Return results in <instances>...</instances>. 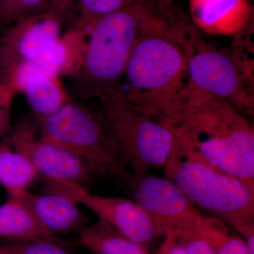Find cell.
<instances>
[{
    "instance_id": "cell-1",
    "label": "cell",
    "mask_w": 254,
    "mask_h": 254,
    "mask_svg": "<svg viewBox=\"0 0 254 254\" xmlns=\"http://www.w3.org/2000/svg\"><path fill=\"white\" fill-rule=\"evenodd\" d=\"M141 28L125 71L123 94L175 121L187 63L200 32L175 0H138Z\"/></svg>"
},
{
    "instance_id": "cell-2",
    "label": "cell",
    "mask_w": 254,
    "mask_h": 254,
    "mask_svg": "<svg viewBox=\"0 0 254 254\" xmlns=\"http://www.w3.org/2000/svg\"><path fill=\"white\" fill-rule=\"evenodd\" d=\"M173 125L197 156L254 190V128L229 102L187 81Z\"/></svg>"
},
{
    "instance_id": "cell-3",
    "label": "cell",
    "mask_w": 254,
    "mask_h": 254,
    "mask_svg": "<svg viewBox=\"0 0 254 254\" xmlns=\"http://www.w3.org/2000/svg\"><path fill=\"white\" fill-rule=\"evenodd\" d=\"M164 177L180 187L197 208L230 225L254 254L253 189L205 163L178 136Z\"/></svg>"
},
{
    "instance_id": "cell-4",
    "label": "cell",
    "mask_w": 254,
    "mask_h": 254,
    "mask_svg": "<svg viewBox=\"0 0 254 254\" xmlns=\"http://www.w3.org/2000/svg\"><path fill=\"white\" fill-rule=\"evenodd\" d=\"M140 28L138 0L93 25L88 33L83 66L72 78L73 91L78 97L100 101L123 91L122 81Z\"/></svg>"
},
{
    "instance_id": "cell-5",
    "label": "cell",
    "mask_w": 254,
    "mask_h": 254,
    "mask_svg": "<svg viewBox=\"0 0 254 254\" xmlns=\"http://www.w3.org/2000/svg\"><path fill=\"white\" fill-rule=\"evenodd\" d=\"M100 102L98 113L133 177L164 168L177 143L173 121L133 103L123 92Z\"/></svg>"
},
{
    "instance_id": "cell-6",
    "label": "cell",
    "mask_w": 254,
    "mask_h": 254,
    "mask_svg": "<svg viewBox=\"0 0 254 254\" xmlns=\"http://www.w3.org/2000/svg\"><path fill=\"white\" fill-rule=\"evenodd\" d=\"M39 122L42 139L77 155L95 175L130 185L133 177L124 163L99 113L70 100Z\"/></svg>"
},
{
    "instance_id": "cell-7",
    "label": "cell",
    "mask_w": 254,
    "mask_h": 254,
    "mask_svg": "<svg viewBox=\"0 0 254 254\" xmlns=\"http://www.w3.org/2000/svg\"><path fill=\"white\" fill-rule=\"evenodd\" d=\"M187 81L227 100L242 115H254V89L242 76L232 52L208 44L201 38L187 63Z\"/></svg>"
},
{
    "instance_id": "cell-8",
    "label": "cell",
    "mask_w": 254,
    "mask_h": 254,
    "mask_svg": "<svg viewBox=\"0 0 254 254\" xmlns=\"http://www.w3.org/2000/svg\"><path fill=\"white\" fill-rule=\"evenodd\" d=\"M6 141L24 155L48 185H79L91 182L95 174L77 155L59 145L36 138L31 123L23 121L11 130Z\"/></svg>"
},
{
    "instance_id": "cell-9",
    "label": "cell",
    "mask_w": 254,
    "mask_h": 254,
    "mask_svg": "<svg viewBox=\"0 0 254 254\" xmlns=\"http://www.w3.org/2000/svg\"><path fill=\"white\" fill-rule=\"evenodd\" d=\"M65 13L53 9L18 20L0 35V74L36 59L61 37Z\"/></svg>"
},
{
    "instance_id": "cell-10",
    "label": "cell",
    "mask_w": 254,
    "mask_h": 254,
    "mask_svg": "<svg viewBox=\"0 0 254 254\" xmlns=\"http://www.w3.org/2000/svg\"><path fill=\"white\" fill-rule=\"evenodd\" d=\"M87 41L86 31L76 26L70 28L41 56L0 74V83L16 95L21 93L26 79L34 74L76 77L83 66Z\"/></svg>"
},
{
    "instance_id": "cell-11",
    "label": "cell",
    "mask_w": 254,
    "mask_h": 254,
    "mask_svg": "<svg viewBox=\"0 0 254 254\" xmlns=\"http://www.w3.org/2000/svg\"><path fill=\"white\" fill-rule=\"evenodd\" d=\"M135 202L167 233L178 224L201 215L199 209L171 180L148 175L133 177L130 183Z\"/></svg>"
},
{
    "instance_id": "cell-12",
    "label": "cell",
    "mask_w": 254,
    "mask_h": 254,
    "mask_svg": "<svg viewBox=\"0 0 254 254\" xmlns=\"http://www.w3.org/2000/svg\"><path fill=\"white\" fill-rule=\"evenodd\" d=\"M77 203L147 250L158 238L165 237L163 229L136 202L123 197L94 194L85 189L78 196Z\"/></svg>"
},
{
    "instance_id": "cell-13",
    "label": "cell",
    "mask_w": 254,
    "mask_h": 254,
    "mask_svg": "<svg viewBox=\"0 0 254 254\" xmlns=\"http://www.w3.org/2000/svg\"><path fill=\"white\" fill-rule=\"evenodd\" d=\"M195 28L211 36L234 37L254 23L250 0H189Z\"/></svg>"
},
{
    "instance_id": "cell-14",
    "label": "cell",
    "mask_w": 254,
    "mask_h": 254,
    "mask_svg": "<svg viewBox=\"0 0 254 254\" xmlns=\"http://www.w3.org/2000/svg\"><path fill=\"white\" fill-rule=\"evenodd\" d=\"M13 198L27 205L42 226L55 236L78 232L87 225L88 218L78 203L63 195L26 190Z\"/></svg>"
},
{
    "instance_id": "cell-15",
    "label": "cell",
    "mask_w": 254,
    "mask_h": 254,
    "mask_svg": "<svg viewBox=\"0 0 254 254\" xmlns=\"http://www.w3.org/2000/svg\"><path fill=\"white\" fill-rule=\"evenodd\" d=\"M0 237L15 241L48 240L67 246L42 226L27 205L13 197L0 205Z\"/></svg>"
},
{
    "instance_id": "cell-16",
    "label": "cell",
    "mask_w": 254,
    "mask_h": 254,
    "mask_svg": "<svg viewBox=\"0 0 254 254\" xmlns=\"http://www.w3.org/2000/svg\"><path fill=\"white\" fill-rule=\"evenodd\" d=\"M60 78L38 73L30 76L23 83L21 93L26 96L38 120L56 113L71 100Z\"/></svg>"
},
{
    "instance_id": "cell-17",
    "label": "cell",
    "mask_w": 254,
    "mask_h": 254,
    "mask_svg": "<svg viewBox=\"0 0 254 254\" xmlns=\"http://www.w3.org/2000/svg\"><path fill=\"white\" fill-rule=\"evenodd\" d=\"M78 233L80 245L93 254H149L144 247L124 236L100 219L83 227Z\"/></svg>"
},
{
    "instance_id": "cell-18",
    "label": "cell",
    "mask_w": 254,
    "mask_h": 254,
    "mask_svg": "<svg viewBox=\"0 0 254 254\" xmlns=\"http://www.w3.org/2000/svg\"><path fill=\"white\" fill-rule=\"evenodd\" d=\"M39 177L34 167L26 157L5 140L0 144V184L10 197L28 190Z\"/></svg>"
},
{
    "instance_id": "cell-19",
    "label": "cell",
    "mask_w": 254,
    "mask_h": 254,
    "mask_svg": "<svg viewBox=\"0 0 254 254\" xmlns=\"http://www.w3.org/2000/svg\"><path fill=\"white\" fill-rule=\"evenodd\" d=\"M197 224L213 254H254L245 240L220 219L201 215Z\"/></svg>"
},
{
    "instance_id": "cell-20",
    "label": "cell",
    "mask_w": 254,
    "mask_h": 254,
    "mask_svg": "<svg viewBox=\"0 0 254 254\" xmlns=\"http://www.w3.org/2000/svg\"><path fill=\"white\" fill-rule=\"evenodd\" d=\"M137 0H74L78 18L75 26L88 33L93 25L100 18L126 9Z\"/></svg>"
},
{
    "instance_id": "cell-21",
    "label": "cell",
    "mask_w": 254,
    "mask_h": 254,
    "mask_svg": "<svg viewBox=\"0 0 254 254\" xmlns=\"http://www.w3.org/2000/svg\"><path fill=\"white\" fill-rule=\"evenodd\" d=\"M53 9L50 0H0V28Z\"/></svg>"
},
{
    "instance_id": "cell-22",
    "label": "cell",
    "mask_w": 254,
    "mask_h": 254,
    "mask_svg": "<svg viewBox=\"0 0 254 254\" xmlns=\"http://www.w3.org/2000/svg\"><path fill=\"white\" fill-rule=\"evenodd\" d=\"M200 216L178 224L168 232L175 234L188 254H213L211 247L198 228L197 220Z\"/></svg>"
},
{
    "instance_id": "cell-23",
    "label": "cell",
    "mask_w": 254,
    "mask_h": 254,
    "mask_svg": "<svg viewBox=\"0 0 254 254\" xmlns=\"http://www.w3.org/2000/svg\"><path fill=\"white\" fill-rule=\"evenodd\" d=\"M6 245L9 254H73L63 246L48 240L15 241Z\"/></svg>"
},
{
    "instance_id": "cell-24",
    "label": "cell",
    "mask_w": 254,
    "mask_h": 254,
    "mask_svg": "<svg viewBox=\"0 0 254 254\" xmlns=\"http://www.w3.org/2000/svg\"><path fill=\"white\" fill-rule=\"evenodd\" d=\"M15 95L9 87L0 83V139L12 128L11 115Z\"/></svg>"
},
{
    "instance_id": "cell-25",
    "label": "cell",
    "mask_w": 254,
    "mask_h": 254,
    "mask_svg": "<svg viewBox=\"0 0 254 254\" xmlns=\"http://www.w3.org/2000/svg\"><path fill=\"white\" fill-rule=\"evenodd\" d=\"M156 254H188L185 247L172 232H167Z\"/></svg>"
},
{
    "instance_id": "cell-26",
    "label": "cell",
    "mask_w": 254,
    "mask_h": 254,
    "mask_svg": "<svg viewBox=\"0 0 254 254\" xmlns=\"http://www.w3.org/2000/svg\"><path fill=\"white\" fill-rule=\"evenodd\" d=\"M53 9L66 13L74 2V0H50Z\"/></svg>"
},
{
    "instance_id": "cell-27",
    "label": "cell",
    "mask_w": 254,
    "mask_h": 254,
    "mask_svg": "<svg viewBox=\"0 0 254 254\" xmlns=\"http://www.w3.org/2000/svg\"><path fill=\"white\" fill-rule=\"evenodd\" d=\"M0 254H9L7 245H4L0 247Z\"/></svg>"
}]
</instances>
